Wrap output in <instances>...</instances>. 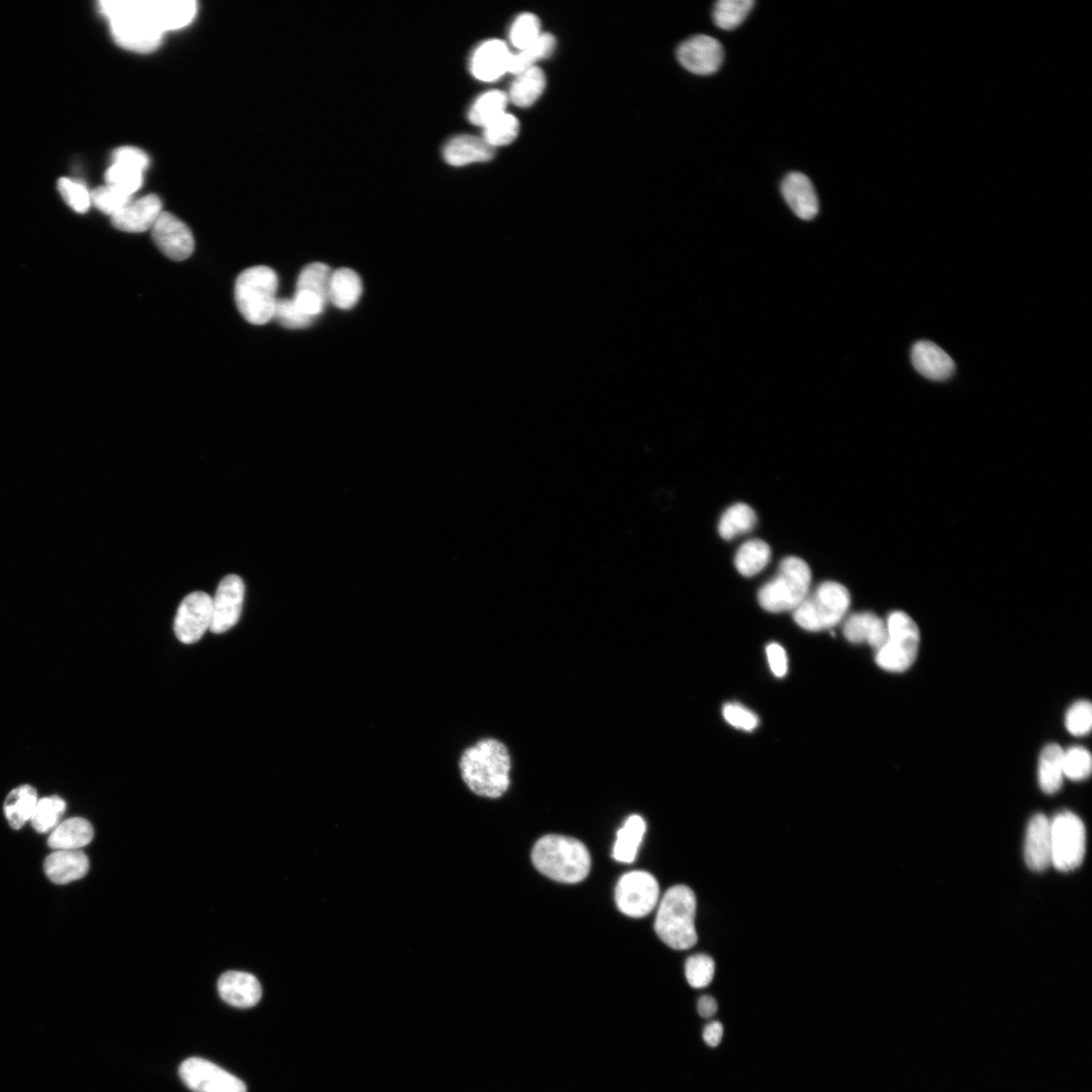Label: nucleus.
<instances>
[{
    "mask_svg": "<svg viewBox=\"0 0 1092 1092\" xmlns=\"http://www.w3.org/2000/svg\"><path fill=\"white\" fill-rule=\"evenodd\" d=\"M458 767L464 785L479 797L500 798L510 786V755L498 740L483 739L465 749Z\"/></svg>",
    "mask_w": 1092,
    "mask_h": 1092,
    "instance_id": "obj_1",
    "label": "nucleus"
},
{
    "mask_svg": "<svg viewBox=\"0 0 1092 1092\" xmlns=\"http://www.w3.org/2000/svg\"><path fill=\"white\" fill-rule=\"evenodd\" d=\"M532 862L544 876L558 882L575 884L586 879L591 869L587 846L577 838L548 834L534 845Z\"/></svg>",
    "mask_w": 1092,
    "mask_h": 1092,
    "instance_id": "obj_2",
    "label": "nucleus"
},
{
    "mask_svg": "<svg viewBox=\"0 0 1092 1092\" xmlns=\"http://www.w3.org/2000/svg\"><path fill=\"white\" fill-rule=\"evenodd\" d=\"M99 6L110 22L114 41L120 47L149 53L160 45L163 32L144 13L140 0H107Z\"/></svg>",
    "mask_w": 1092,
    "mask_h": 1092,
    "instance_id": "obj_3",
    "label": "nucleus"
},
{
    "mask_svg": "<svg viewBox=\"0 0 1092 1092\" xmlns=\"http://www.w3.org/2000/svg\"><path fill=\"white\" fill-rule=\"evenodd\" d=\"M696 896L686 885L670 888L662 898L655 923L659 938L670 948L685 951L698 942Z\"/></svg>",
    "mask_w": 1092,
    "mask_h": 1092,
    "instance_id": "obj_4",
    "label": "nucleus"
},
{
    "mask_svg": "<svg viewBox=\"0 0 1092 1092\" xmlns=\"http://www.w3.org/2000/svg\"><path fill=\"white\" fill-rule=\"evenodd\" d=\"M279 278L268 267L243 272L236 281L235 300L240 314L254 325H265L275 317Z\"/></svg>",
    "mask_w": 1092,
    "mask_h": 1092,
    "instance_id": "obj_5",
    "label": "nucleus"
},
{
    "mask_svg": "<svg viewBox=\"0 0 1092 1092\" xmlns=\"http://www.w3.org/2000/svg\"><path fill=\"white\" fill-rule=\"evenodd\" d=\"M811 579V570L802 559L785 558L777 575L759 591L762 609L772 614L795 611L808 596Z\"/></svg>",
    "mask_w": 1092,
    "mask_h": 1092,
    "instance_id": "obj_6",
    "label": "nucleus"
},
{
    "mask_svg": "<svg viewBox=\"0 0 1092 1092\" xmlns=\"http://www.w3.org/2000/svg\"><path fill=\"white\" fill-rule=\"evenodd\" d=\"M851 605V595L836 582L820 584L794 611V621L808 632H822L840 623Z\"/></svg>",
    "mask_w": 1092,
    "mask_h": 1092,
    "instance_id": "obj_7",
    "label": "nucleus"
},
{
    "mask_svg": "<svg viewBox=\"0 0 1092 1092\" xmlns=\"http://www.w3.org/2000/svg\"><path fill=\"white\" fill-rule=\"evenodd\" d=\"M1052 866L1062 872L1078 868L1084 859L1086 830L1073 812L1063 811L1051 819Z\"/></svg>",
    "mask_w": 1092,
    "mask_h": 1092,
    "instance_id": "obj_8",
    "label": "nucleus"
},
{
    "mask_svg": "<svg viewBox=\"0 0 1092 1092\" xmlns=\"http://www.w3.org/2000/svg\"><path fill=\"white\" fill-rule=\"evenodd\" d=\"M660 898L657 879L646 871H633L624 875L616 889L619 909L626 916L640 919L651 914Z\"/></svg>",
    "mask_w": 1092,
    "mask_h": 1092,
    "instance_id": "obj_9",
    "label": "nucleus"
},
{
    "mask_svg": "<svg viewBox=\"0 0 1092 1092\" xmlns=\"http://www.w3.org/2000/svg\"><path fill=\"white\" fill-rule=\"evenodd\" d=\"M179 1075L194 1092H248L245 1082L202 1058L186 1060L180 1065Z\"/></svg>",
    "mask_w": 1092,
    "mask_h": 1092,
    "instance_id": "obj_10",
    "label": "nucleus"
},
{
    "mask_svg": "<svg viewBox=\"0 0 1092 1092\" xmlns=\"http://www.w3.org/2000/svg\"><path fill=\"white\" fill-rule=\"evenodd\" d=\"M212 605V598L204 592H194L183 600L174 620V633L180 643L193 645L210 631Z\"/></svg>",
    "mask_w": 1092,
    "mask_h": 1092,
    "instance_id": "obj_11",
    "label": "nucleus"
},
{
    "mask_svg": "<svg viewBox=\"0 0 1092 1092\" xmlns=\"http://www.w3.org/2000/svg\"><path fill=\"white\" fill-rule=\"evenodd\" d=\"M246 585L237 575L225 577L212 598V625L210 631L213 634H224L234 628L242 613L245 602Z\"/></svg>",
    "mask_w": 1092,
    "mask_h": 1092,
    "instance_id": "obj_12",
    "label": "nucleus"
},
{
    "mask_svg": "<svg viewBox=\"0 0 1092 1092\" xmlns=\"http://www.w3.org/2000/svg\"><path fill=\"white\" fill-rule=\"evenodd\" d=\"M158 250L169 260L183 262L191 258L195 239L190 228L174 215L162 212L152 228Z\"/></svg>",
    "mask_w": 1092,
    "mask_h": 1092,
    "instance_id": "obj_13",
    "label": "nucleus"
},
{
    "mask_svg": "<svg viewBox=\"0 0 1092 1092\" xmlns=\"http://www.w3.org/2000/svg\"><path fill=\"white\" fill-rule=\"evenodd\" d=\"M680 64L697 75L716 73L724 59L723 47L718 40L706 35L694 36L683 42L677 50Z\"/></svg>",
    "mask_w": 1092,
    "mask_h": 1092,
    "instance_id": "obj_14",
    "label": "nucleus"
},
{
    "mask_svg": "<svg viewBox=\"0 0 1092 1092\" xmlns=\"http://www.w3.org/2000/svg\"><path fill=\"white\" fill-rule=\"evenodd\" d=\"M221 999L238 1009H251L262 1000L263 989L259 980L247 973L229 971L218 982Z\"/></svg>",
    "mask_w": 1092,
    "mask_h": 1092,
    "instance_id": "obj_15",
    "label": "nucleus"
},
{
    "mask_svg": "<svg viewBox=\"0 0 1092 1092\" xmlns=\"http://www.w3.org/2000/svg\"><path fill=\"white\" fill-rule=\"evenodd\" d=\"M512 54L500 40L482 43L473 53L470 68L473 76L484 82L501 78L509 72Z\"/></svg>",
    "mask_w": 1092,
    "mask_h": 1092,
    "instance_id": "obj_16",
    "label": "nucleus"
},
{
    "mask_svg": "<svg viewBox=\"0 0 1092 1092\" xmlns=\"http://www.w3.org/2000/svg\"><path fill=\"white\" fill-rule=\"evenodd\" d=\"M1027 866L1042 872L1052 865L1051 820L1044 814L1034 815L1028 825L1025 840Z\"/></svg>",
    "mask_w": 1092,
    "mask_h": 1092,
    "instance_id": "obj_17",
    "label": "nucleus"
},
{
    "mask_svg": "<svg viewBox=\"0 0 1092 1092\" xmlns=\"http://www.w3.org/2000/svg\"><path fill=\"white\" fill-rule=\"evenodd\" d=\"M162 214V203L155 195H148L127 206L111 217L112 225L123 232L143 233L150 230Z\"/></svg>",
    "mask_w": 1092,
    "mask_h": 1092,
    "instance_id": "obj_18",
    "label": "nucleus"
},
{
    "mask_svg": "<svg viewBox=\"0 0 1092 1092\" xmlns=\"http://www.w3.org/2000/svg\"><path fill=\"white\" fill-rule=\"evenodd\" d=\"M914 368L932 381H945L955 373V362L941 347L930 341L917 342L912 350Z\"/></svg>",
    "mask_w": 1092,
    "mask_h": 1092,
    "instance_id": "obj_19",
    "label": "nucleus"
},
{
    "mask_svg": "<svg viewBox=\"0 0 1092 1092\" xmlns=\"http://www.w3.org/2000/svg\"><path fill=\"white\" fill-rule=\"evenodd\" d=\"M781 193L789 208L799 219L809 221L817 216L819 211L817 194L811 180L805 174L789 173L782 181Z\"/></svg>",
    "mask_w": 1092,
    "mask_h": 1092,
    "instance_id": "obj_20",
    "label": "nucleus"
},
{
    "mask_svg": "<svg viewBox=\"0 0 1092 1092\" xmlns=\"http://www.w3.org/2000/svg\"><path fill=\"white\" fill-rule=\"evenodd\" d=\"M44 870L53 883L67 884L87 874L89 861L80 849H58L46 859Z\"/></svg>",
    "mask_w": 1092,
    "mask_h": 1092,
    "instance_id": "obj_21",
    "label": "nucleus"
},
{
    "mask_svg": "<svg viewBox=\"0 0 1092 1092\" xmlns=\"http://www.w3.org/2000/svg\"><path fill=\"white\" fill-rule=\"evenodd\" d=\"M844 638L852 644H868L876 650L888 640L885 622L872 613L849 617L843 626Z\"/></svg>",
    "mask_w": 1092,
    "mask_h": 1092,
    "instance_id": "obj_22",
    "label": "nucleus"
},
{
    "mask_svg": "<svg viewBox=\"0 0 1092 1092\" xmlns=\"http://www.w3.org/2000/svg\"><path fill=\"white\" fill-rule=\"evenodd\" d=\"M444 158L452 166H465L493 159L495 151L483 139L462 135L450 140L444 149Z\"/></svg>",
    "mask_w": 1092,
    "mask_h": 1092,
    "instance_id": "obj_23",
    "label": "nucleus"
},
{
    "mask_svg": "<svg viewBox=\"0 0 1092 1092\" xmlns=\"http://www.w3.org/2000/svg\"><path fill=\"white\" fill-rule=\"evenodd\" d=\"M920 645L921 642L887 640L876 650V664L884 671L903 673L915 664Z\"/></svg>",
    "mask_w": 1092,
    "mask_h": 1092,
    "instance_id": "obj_24",
    "label": "nucleus"
},
{
    "mask_svg": "<svg viewBox=\"0 0 1092 1092\" xmlns=\"http://www.w3.org/2000/svg\"><path fill=\"white\" fill-rule=\"evenodd\" d=\"M94 830L89 821L81 817L69 818L51 833L48 844L56 849H80L90 843Z\"/></svg>",
    "mask_w": 1092,
    "mask_h": 1092,
    "instance_id": "obj_25",
    "label": "nucleus"
},
{
    "mask_svg": "<svg viewBox=\"0 0 1092 1092\" xmlns=\"http://www.w3.org/2000/svg\"><path fill=\"white\" fill-rule=\"evenodd\" d=\"M647 830V824L640 815H632L618 831L613 857L621 863L631 864L636 860L639 848Z\"/></svg>",
    "mask_w": 1092,
    "mask_h": 1092,
    "instance_id": "obj_26",
    "label": "nucleus"
},
{
    "mask_svg": "<svg viewBox=\"0 0 1092 1092\" xmlns=\"http://www.w3.org/2000/svg\"><path fill=\"white\" fill-rule=\"evenodd\" d=\"M1063 754L1064 750L1057 744H1049L1041 752L1038 781L1042 791L1047 794H1055L1063 785Z\"/></svg>",
    "mask_w": 1092,
    "mask_h": 1092,
    "instance_id": "obj_27",
    "label": "nucleus"
},
{
    "mask_svg": "<svg viewBox=\"0 0 1092 1092\" xmlns=\"http://www.w3.org/2000/svg\"><path fill=\"white\" fill-rule=\"evenodd\" d=\"M362 283L359 276L350 269H340L332 273L329 287V301L337 308L349 310L359 301Z\"/></svg>",
    "mask_w": 1092,
    "mask_h": 1092,
    "instance_id": "obj_28",
    "label": "nucleus"
},
{
    "mask_svg": "<svg viewBox=\"0 0 1092 1092\" xmlns=\"http://www.w3.org/2000/svg\"><path fill=\"white\" fill-rule=\"evenodd\" d=\"M38 803L37 790L30 785H23L14 789L5 802V814L14 829L22 828L31 820Z\"/></svg>",
    "mask_w": 1092,
    "mask_h": 1092,
    "instance_id": "obj_29",
    "label": "nucleus"
},
{
    "mask_svg": "<svg viewBox=\"0 0 1092 1092\" xmlns=\"http://www.w3.org/2000/svg\"><path fill=\"white\" fill-rule=\"evenodd\" d=\"M547 85L543 71L538 67L529 68L519 74L510 87L509 100L520 107L532 105L542 94Z\"/></svg>",
    "mask_w": 1092,
    "mask_h": 1092,
    "instance_id": "obj_30",
    "label": "nucleus"
},
{
    "mask_svg": "<svg viewBox=\"0 0 1092 1092\" xmlns=\"http://www.w3.org/2000/svg\"><path fill=\"white\" fill-rule=\"evenodd\" d=\"M757 514L753 508L738 503L728 508L721 516L718 532L725 540H732L739 535L752 531L757 524Z\"/></svg>",
    "mask_w": 1092,
    "mask_h": 1092,
    "instance_id": "obj_31",
    "label": "nucleus"
},
{
    "mask_svg": "<svg viewBox=\"0 0 1092 1092\" xmlns=\"http://www.w3.org/2000/svg\"><path fill=\"white\" fill-rule=\"evenodd\" d=\"M508 94L500 90H491L480 95L471 105L468 117L470 123L484 128L495 118L506 112Z\"/></svg>",
    "mask_w": 1092,
    "mask_h": 1092,
    "instance_id": "obj_32",
    "label": "nucleus"
},
{
    "mask_svg": "<svg viewBox=\"0 0 1092 1092\" xmlns=\"http://www.w3.org/2000/svg\"><path fill=\"white\" fill-rule=\"evenodd\" d=\"M772 551L769 544L761 539H752L745 542L738 551L735 565L739 573L745 577H754L761 573L770 563Z\"/></svg>",
    "mask_w": 1092,
    "mask_h": 1092,
    "instance_id": "obj_33",
    "label": "nucleus"
},
{
    "mask_svg": "<svg viewBox=\"0 0 1092 1092\" xmlns=\"http://www.w3.org/2000/svg\"><path fill=\"white\" fill-rule=\"evenodd\" d=\"M755 6L753 0H720L713 10L715 25L724 31L740 27Z\"/></svg>",
    "mask_w": 1092,
    "mask_h": 1092,
    "instance_id": "obj_34",
    "label": "nucleus"
},
{
    "mask_svg": "<svg viewBox=\"0 0 1092 1092\" xmlns=\"http://www.w3.org/2000/svg\"><path fill=\"white\" fill-rule=\"evenodd\" d=\"M555 37L551 34H541V36L529 47L521 50L518 54H512L509 72L517 75L529 68L535 67V64L538 61L551 56L555 51Z\"/></svg>",
    "mask_w": 1092,
    "mask_h": 1092,
    "instance_id": "obj_35",
    "label": "nucleus"
},
{
    "mask_svg": "<svg viewBox=\"0 0 1092 1092\" xmlns=\"http://www.w3.org/2000/svg\"><path fill=\"white\" fill-rule=\"evenodd\" d=\"M331 276L332 272L328 266L312 264L302 271L296 291L312 294L328 302Z\"/></svg>",
    "mask_w": 1092,
    "mask_h": 1092,
    "instance_id": "obj_36",
    "label": "nucleus"
},
{
    "mask_svg": "<svg viewBox=\"0 0 1092 1092\" xmlns=\"http://www.w3.org/2000/svg\"><path fill=\"white\" fill-rule=\"evenodd\" d=\"M66 809V802L58 797H45L38 800L32 815L33 827L41 833L55 829Z\"/></svg>",
    "mask_w": 1092,
    "mask_h": 1092,
    "instance_id": "obj_37",
    "label": "nucleus"
},
{
    "mask_svg": "<svg viewBox=\"0 0 1092 1092\" xmlns=\"http://www.w3.org/2000/svg\"><path fill=\"white\" fill-rule=\"evenodd\" d=\"M483 140L490 146L498 147L512 143L519 134V120L513 114L504 112L485 126Z\"/></svg>",
    "mask_w": 1092,
    "mask_h": 1092,
    "instance_id": "obj_38",
    "label": "nucleus"
},
{
    "mask_svg": "<svg viewBox=\"0 0 1092 1092\" xmlns=\"http://www.w3.org/2000/svg\"><path fill=\"white\" fill-rule=\"evenodd\" d=\"M1063 770L1065 778L1080 782L1084 781L1092 772V757L1083 747H1071L1064 751Z\"/></svg>",
    "mask_w": 1092,
    "mask_h": 1092,
    "instance_id": "obj_39",
    "label": "nucleus"
},
{
    "mask_svg": "<svg viewBox=\"0 0 1092 1092\" xmlns=\"http://www.w3.org/2000/svg\"><path fill=\"white\" fill-rule=\"evenodd\" d=\"M715 962L705 954H697L688 958L685 964V976L688 984L693 989L708 987L714 978Z\"/></svg>",
    "mask_w": 1092,
    "mask_h": 1092,
    "instance_id": "obj_40",
    "label": "nucleus"
},
{
    "mask_svg": "<svg viewBox=\"0 0 1092 1092\" xmlns=\"http://www.w3.org/2000/svg\"><path fill=\"white\" fill-rule=\"evenodd\" d=\"M540 21L535 15L523 14L516 18L510 29L512 45L521 50L533 44L540 36Z\"/></svg>",
    "mask_w": 1092,
    "mask_h": 1092,
    "instance_id": "obj_41",
    "label": "nucleus"
},
{
    "mask_svg": "<svg viewBox=\"0 0 1092 1092\" xmlns=\"http://www.w3.org/2000/svg\"><path fill=\"white\" fill-rule=\"evenodd\" d=\"M107 186L133 196L143 184V172L133 167L113 163L105 174Z\"/></svg>",
    "mask_w": 1092,
    "mask_h": 1092,
    "instance_id": "obj_42",
    "label": "nucleus"
},
{
    "mask_svg": "<svg viewBox=\"0 0 1092 1092\" xmlns=\"http://www.w3.org/2000/svg\"><path fill=\"white\" fill-rule=\"evenodd\" d=\"M1065 727L1074 737L1087 736L1092 727L1091 703L1087 700H1078L1073 703L1066 712Z\"/></svg>",
    "mask_w": 1092,
    "mask_h": 1092,
    "instance_id": "obj_43",
    "label": "nucleus"
},
{
    "mask_svg": "<svg viewBox=\"0 0 1092 1092\" xmlns=\"http://www.w3.org/2000/svg\"><path fill=\"white\" fill-rule=\"evenodd\" d=\"M90 195L91 203L111 217L132 201V196L110 186L98 188Z\"/></svg>",
    "mask_w": 1092,
    "mask_h": 1092,
    "instance_id": "obj_44",
    "label": "nucleus"
},
{
    "mask_svg": "<svg viewBox=\"0 0 1092 1092\" xmlns=\"http://www.w3.org/2000/svg\"><path fill=\"white\" fill-rule=\"evenodd\" d=\"M888 640L921 642L916 622L903 612L891 613L885 622Z\"/></svg>",
    "mask_w": 1092,
    "mask_h": 1092,
    "instance_id": "obj_45",
    "label": "nucleus"
},
{
    "mask_svg": "<svg viewBox=\"0 0 1092 1092\" xmlns=\"http://www.w3.org/2000/svg\"><path fill=\"white\" fill-rule=\"evenodd\" d=\"M722 714L728 724L745 732H753L759 725V717L752 710L739 703H727Z\"/></svg>",
    "mask_w": 1092,
    "mask_h": 1092,
    "instance_id": "obj_46",
    "label": "nucleus"
},
{
    "mask_svg": "<svg viewBox=\"0 0 1092 1092\" xmlns=\"http://www.w3.org/2000/svg\"><path fill=\"white\" fill-rule=\"evenodd\" d=\"M58 189L72 210L80 214L88 211L91 205V195L85 187L71 179L61 178L58 183Z\"/></svg>",
    "mask_w": 1092,
    "mask_h": 1092,
    "instance_id": "obj_47",
    "label": "nucleus"
},
{
    "mask_svg": "<svg viewBox=\"0 0 1092 1092\" xmlns=\"http://www.w3.org/2000/svg\"><path fill=\"white\" fill-rule=\"evenodd\" d=\"M274 319L288 329L305 328L313 322V319L297 307L293 299L278 300Z\"/></svg>",
    "mask_w": 1092,
    "mask_h": 1092,
    "instance_id": "obj_48",
    "label": "nucleus"
},
{
    "mask_svg": "<svg viewBox=\"0 0 1092 1092\" xmlns=\"http://www.w3.org/2000/svg\"><path fill=\"white\" fill-rule=\"evenodd\" d=\"M113 163L127 165L143 172L149 165V158L138 148L121 147L114 151Z\"/></svg>",
    "mask_w": 1092,
    "mask_h": 1092,
    "instance_id": "obj_49",
    "label": "nucleus"
},
{
    "mask_svg": "<svg viewBox=\"0 0 1092 1092\" xmlns=\"http://www.w3.org/2000/svg\"><path fill=\"white\" fill-rule=\"evenodd\" d=\"M766 653L772 673L778 678H783L788 671V658L784 648L773 643L767 647Z\"/></svg>",
    "mask_w": 1092,
    "mask_h": 1092,
    "instance_id": "obj_50",
    "label": "nucleus"
},
{
    "mask_svg": "<svg viewBox=\"0 0 1092 1092\" xmlns=\"http://www.w3.org/2000/svg\"><path fill=\"white\" fill-rule=\"evenodd\" d=\"M723 1036V1027L718 1022L708 1024L703 1031V1040L710 1047L720 1044Z\"/></svg>",
    "mask_w": 1092,
    "mask_h": 1092,
    "instance_id": "obj_51",
    "label": "nucleus"
},
{
    "mask_svg": "<svg viewBox=\"0 0 1092 1092\" xmlns=\"http://www.w3.org/2000/svg\"><path fill=\"white\" fill-rule=\"evenodd\" d=\"M697 1010L702 1018L710 1019L716 1014L718 1005L714 998L704 996L699 1000Z\"/></svg>",
    "mask_w": 1092,
    "mask_h": 1092,
    "instance_id": "obj_52",
    "label": "nucleus"
}]
</instances>
